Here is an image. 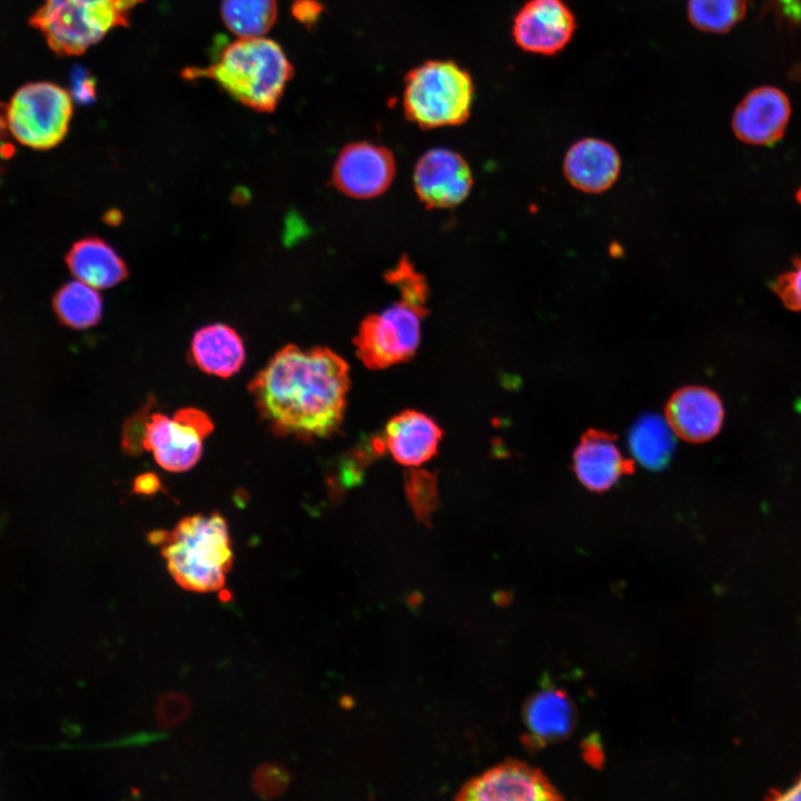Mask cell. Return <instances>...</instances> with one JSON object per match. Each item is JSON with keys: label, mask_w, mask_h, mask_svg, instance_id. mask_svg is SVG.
Segmentation results:
<instances>
[{"label": "cell", "mask_w": 801, "mask_h": 801, "mask_svg": "<svg viewBox=\"0 0 801 801\" xmlns=\"http://www.w3.org/2000/svg\"><path fill=\"white\" fill-rule=\"evenodd\" d=\"M525 724L536 741L548 742L562 739L573 728V705L558 690L541 691L525 706Z\"/></svg>", "instance_id": "20"}, {"label": "cell", "mask_w": 801, "mask_h": 801, "mask_svg": "<svg viewBox=\"0 0 801 801\" xmlns=\"http://www.w3.org/2000/svg\"><path fill=\"white\" fill-rule=\"evenodd\" d=\"M148 537L160 546L170 575L182 589L207 593L224 586L234 553L228 524L221 514L189 515L171 530L154 531Z\"/></svg>", "instance_id": "4"}, {"label": "cell", "mask_w": 801, "mask_h": 801, "mask_svg": "<svg viewBox=\"0 0 801 801\" xmlns=\"http://www.w3.org/2000/svg\"><path fill=\"white\" fill-rule=\"evenodd\" d=\"M621 161L615 148L601 139L585 138L575 142L564 159L568 181L586 192H601L613 185Z\"/></svg>", "instance_id": "15"}, {"label": "cell", "mask_w": 801, "mask_h": 801, "mask_svg": "<svg viewBox=\"0 0 801 801\" xmlns=\"http://www.w3.org/2000/svg\"><path fill=\"white\" fill-rule=\"evenodd\" d=\"M795 197H797V200L799 201V204L801 205V187L798 189Z\"/></svg>", "instance_id": "31"}, {"label": "cell", "mask_w": 801, "mask_h": 801, "mask_svg": "<svg viewBox=\"0 0 801 801\" xmlns=\"http://www.w3.org/2000/svg\"><path fill=\"white\" fill-rule=\"evenodd\" d=\"M181 76L186 80L210 79L239 103L271 112L294 76V67L276 41L264 36L238 37L212 63L188 67Z\"/></svg>", "instance_id": "2"}, {"label": "cell", "mask_w": 801, "mask_h": 801, "mask_svg": "<svg viewBox=\"0 0 801 801\" xmlns=\"http://www.w3.org/2000/svg\"><path fill=\"white\" fill-rule=\"evenodd\" d=\"M781 14L793 23L801 22V0H772Z\"/></svg>", "instance_id": "28"}, {"label": "cell", "mask_w": 801, "mask_h": 801, "mask_svg": "<svg viewBox=\"0 0 801 801\" xmlns=\"http://www.w3.org/2000/svg\"><path fill=\"white\" fill-rule=\"evenodd\" d=\"M348 364L327 347L279 349L248 384L260 417L279 436L324 437L342 424Z\"/></svg>", "instance_id": "1"}, {"label": "cell", "mask_w": 801, "mask_h": 801, "mask_svg": "<svg viewBox=\"0 0 801 801\" xmlns=\"http://www.w3.org/2000/svg\"><path fill=\"white\" fill-rule=\"evenodd\" d=\"M473 186L472 170L458 152L435 148L418 159L414 169V187L419 200L428 208L459 205Z\"/></svg>", "instance_id": "11"}, {"label": "cell", "mask_w": 801, "mask_h": 801, "mask_svg": "<svg viewBox=\"0 0 801 801\" xmlns=\"http://www.w3.org/2000/svg\"><path fill=\"white\" fill-rule=\"evenodd\" d=\"M188 712L187 699L179 694H169L158 705V721L164 726H171L181 721Z\"/></svg>", "instance_id": "26"}, {"label": "cell", "mask_w": 801, "mask_h": 801, "mask_svg": "<svg viewBox=\"0 0 801 801\" xmlns=\"http://www.w3.org/2000/svg\"><path fill=\"white\" fill-rule=\"evenodd\" d=\"M212 429L210 417L198 408H180L171 417L154 413L145 422L141 447L164 469L185 472L199 461L204 439Z\"/></svg>", "instance_id": "8"}, {"label": "cell", "mask_w": 801, "mask_h": 801, "mask_svg": "<svg viewBox=\"0 0 801 801\" xmlns=\"http://www.w3.org/2000/svg\"><path fill=\"white\" fill-rule=\"evenodd\" d=\"M442 438L439 426L427 415L404 411L386 425L385 442L394 459L406 466H418L431 459Z\"/></svg>", "instance_id": "16"}, {"label": "cell", "mask_w": 801, "mask_h": 801, "mask_svg": "<svg viewBox=\"0 0 801 801\" xmlns=\"http://www.w3.org/2000/svg\"><path fill=\"white\" fill-rule=\"evenodd\" d=\"M769 798L772 800H801V775L791 787L782 791L770 792Z\"/></svg>", "instance_id": "30"}, {"label": "cell", "mask_w": 801, "mask_h": 801, "mask_svg": "<svg viewBox=\"0 0 801 801\" xmlns=\"http://www.w3.org/2000/svg\"><path fill=\"white\" fill-rule=\"evenodd\" d=\"M791 115L788 97L778 88L760 87L749 92L732 117V129L743 142L771 146L785 131Z\"/></svg>", "instance_id": "12"}, {"label": "cell", "mask_w": 801, "mask_h": 801, "mask_svg": "<svg viewBox=\"0 0 801 801\" xmlns=\"http://www.w3.org/2000/svg\"><path fill=\"white\" fill-rule=\"evenodd\" d=\"M66 261L76 279L96 289L117 286L128 276L123 259L99 237H87L75 243Z\"/></svg>", "instance_id": "19"}, {"label": "cell", "mask_w": 801, "mask_h": 801, "mask_svg": "<svg viewBox=\"0 0 801 801\" xmlns=\"http://www.w3.org/2000/svg\"><path fill=\"white\" fill-rule=\"evenodd\" d=\"M746 11V0H688L686 13L691 24L704 32L723 33L731 30Z\"/></svg>", "instance_id": "24"}, {"label": "cell", "mask_w": 801, "mask_h": 801, "mask_svg": "<svg viewBox=\"0 0 801 801\" xmlns=\"http://www.w3.org/2000/svg\"><path fill=\"white\" fill-rule=\"evenodd\" d=\"M145 0H44L29 23L59 56L82 55L110 30L128 27L131 10Z\"/></svg>", "instance_id": "5"}, {"label": "cell", "mask_w": 801, "mask_h": 801, "mask_svg": "<svg viewBox=\"0 0 801 801\" xmlns=\"http://www.w3.org/2000/svg\"><path fill=\"white\" fill-rule=\"evenodd\" d=\"M666 417L675 434L689 442H704L715 436L724 411L719 396L709 388L689 386L678 390L666 407Z\"/></svg>", "instance_id": "14"}, {"label": "cell", "mask_w": 801, "mask_h": 801, "mask_svg": "<svg viewBox=\"0 0 801 801\" xmlns=\"http://www.w3.org/2000/svg\"><path fill=\"white\" fill-rule=\"evenodd\" d=\"M575 16L563 0H528L516 13L512 36L524 51L553 56L572 40Z\"/></svg>", "instance_id": "10"}, {"label": "cell", "mask_w": 801, "mask_h": 801, "mask_svg": "<svg viewBox=\"0 0 801 801\" xmlns=\"http://www.w3.org/2000/svg\"><path fill=\"white\" fill-rule=\"evenodd\" d=\"M386 278L398 289L399 298L384 310L368 315L354 338L356 355L370 369H384L412 358L427 314V283L408 259H400Z\"/></svg>", "instance_id": "3"}, {"label": "cell", "mask_w": 801, "mask_h": 801, "mask_svg": "<svg viewBox=\"0 0 801 801\" xmlns=\"http://www.w3.org/2000/svg\"><path fill=\"white\" fill-rule=\"evenodd\" d=\"M189 354L200 370L222 378L238 373L246 357L240 335L222 323L198 329L191 339Z\"/></svg>", "instance_id": "18"}, {"label": "cell", "mask_w": 801, "mask_h": 801, "mask_svg": "<svg viewBox=\"0 0 801 801\" xmlns=\"http://www.w3.org/2000/svg\"><path fill=\"white\" fill-rule=\"evenodd\" d=\"M674 431L668 419L645 415L637 419L629 434L633 456L645 467L662 468L670 461L675 445Z\"/></svg>", "instance_id": "21"}, {"label": "cell", "mask_w": 801, "mask_h": 801, "mask_svg": "<svg viewBox=\"0 0 801 801\" xmlns=\"http://www.w3.org/2000/svg\"><path fill=\"white\" fill-rule=\"evenodd\" d=\"M72 110V98L62 87L47 81L28 83L6 107L8 131L23 146L50 149L66 137Z\"/></svg>", "instance_id": "7"}, {"label": "cell", "mask_w": 801, "mask_h": 801, "mask_svg": "<svg viewBox=\"0 0 801 801\" xmlns=\"http://www.w3.org/2000/svg\"><path fill=\"white\" fill-rule=\"evenodd\" d=\"M6 107L0 102V172L2 170V162L8 160L12 154L11 145L6 140V134L8 130L6 120Z\"/></svg>", "instance_id": "29"}, {"label": "cell", "mask_w": 801, "mask_h": 801, "mask_svg": "<svg viewBox=\"0 0 801 801\" xmlns=\"http://www.w3.org/2000/svg\"><path fill=\"white\" fill-rule=\"evenodd\" d=\"M772 289L784 307L801 312V257L794 259L792 268L774 280Z\"/></svg>", "instance_id": "25"}, {"label": "cell", "mask_w": 801, "mask_h": 801, "mask_svg": "<svg viewBox=\"0 0 801 801\" xmlns=\"http://www.w3.org/2000/svg\"><path fill=\"white\" fill-rule=\"evenodd\" d=\"M396 171L393 152L367 141L346 145L334 168L333 182L346 196L369 199L382 195L392 184Z\"/></svg>", "instance_id": "9"}, {"label": "cell", "mask_w": 801, "mask_h": 801, "mask_svg": "<svg viewBox=\"0 0 801 801\" xmlns=\"http://www.w3.org/2000/svg\"><path fill=\"white\" fill-rule=\"evenodd\" d=\"M474 90L471 75L457 63L429 60L407 73L403 109L425 129L458 126L471 116Z\"/></svg>", "instance_id": "6"}, {"label": "cell", "mask_w": 801, "mask_h": 801, "mask_svg": "<svg viewBox=\"0 0 801 801\" xmlns=\"http://www.w3.org/2000/svg\"><path fill=\"white\" fill-rule=\"evenodd\" d=\"M221 19L237 37L265 36L277 20V0H222Z\"/></svg>", "instance_id": "23"}, {"label": "cell", "mask_w": 801, "mask_h": 801, "mask_svg": "<svg viewBox=\"0 0 801 801\" xmlns=\"http://www.w3.org/2000/svg\"><path fill=\"white\" fill-rule=\"evenodd\" d=\"M59 320L73 329H87L98 324L102 315V299L98 289L76 279L65 284L53 297Z\"/></svg>", "instance_id": "22"}, {"label": "cell", "mask_w": 801, "mask_h": 801, "mask_svg": "<svg viewBox=\"0 0 801 801\" xmlns=\"http://www.w3.org/2000/svg\"><path fill=\"white\" fill-rule=\"evenodd\" d=\"M320 12L322 6L315 0H296L291 7L293 16L301 23H313Z\"/></svg>", "instance_id": "27"}, {"label": "cell", "mask_w": 801, "mask_h": 801, "mask_svg": "<svg viewBox=\"0 0 801 801\" xmlns=\"http://www.w3.org/2000/svg\"><path fill=\"white\" fill-rule=\"evenodd\" d=\"M463 800H554L557 791L537 770L516 761L494 767L459 792Z\"/></svg>", "instance_id": "13"}, {"label": "cell", "mask_w": 801, "mask_h": 801, "mask_svg": "<svg viewBox=\"0 0 801 801\" xmlns=\"http://www.w3.org/2000/svg\"><path fill=\"white\" fill-rule=\"evenodd\" d=\"M629 466L613 437L603 432L590 431L574 452V471L581 483L592 491L609 490Z\"/></svg>", "instance_id": "17"}]
</instances>
